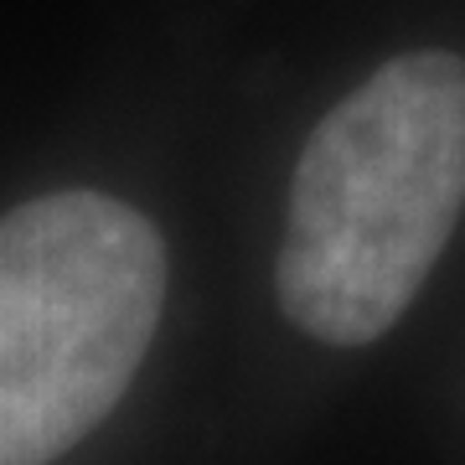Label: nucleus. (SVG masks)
Here are the masks:
<instances>
[{"instance_id": "obj_1", "label": "nucleus", "mask_w": 465, "mask_h": 465, "mask_svg": "<svg viewBox=\"0 0 465 465\" xmlns=\"http://www.w3.org/2000/svg\"><path fill=\"white\" fill-rule=\"evenodd\" d=\"M465 213V57L403 52L300 150L280 305L326 347H367L409 311Z\"/></svg>"}, {"instance_id": "obj_2", "label": "nucleus", "mask_w": 465, "mask_h": 465, "mask_svg": "<svg viewBox=\"0 0 465 465\" xmlns=\"http://www.w3.org/2000/svg\"><path fill=\"white\" fill-rule=\"evenodd\" d=\"M166 305L150 217L57 192L0 217V465H52L99 430Z\"/></svg>"}]
</instances>
